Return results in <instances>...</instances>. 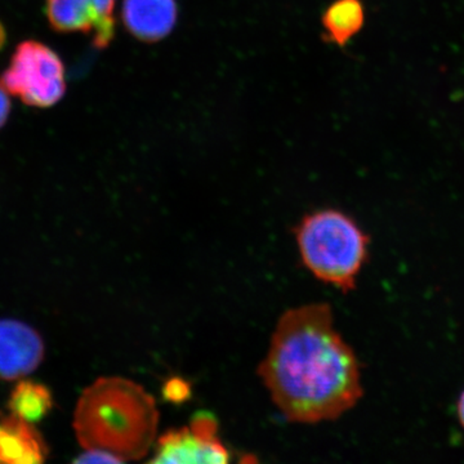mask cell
<instances>
[{
  "label": "cell",
  "instance_id": "obj_1",
  "mask_svg": "<svg viewBox=\"0 0 464 464\" xmlns=\"http://www.w3.org/2000/svg\"><path fill=\"white\" fill-rule=\"evenodd\" d=\"M258 374L280 413L293 423L337 420L362 395L359 362L334 328L328 304L283 314Z\"/></svg>",
  "mask_w": 464,
  "mask_h": 464
},
{
  "label": "cell",
  "instance_id": "obj_2",
  "mask_svg": "<svg viewBox=\"0 0 464 464\" xmlns=\"http://www.w3.org/2000/svg\"><path fill=\"white\" fill-rule=\"evenodd\" d=\"M157 401L141 384L101 377L76 402L72 429L84 450L105 451L121 463L142 459L158 439Z\"/></svg>",
  "mask_w": 464,
  "mask_h": 464
},
{
  "label": "cell",
  "instance_id": "obj_3",
  "mask_svg": "<svg viewBox=\"0 0 464 464\" xmlns=\"http://www.w3.org/2000/svg\"><path fill=\"white\" fill-rule=\"evenodd\" d=\"M295 240L302 264L316 279L344 293L355 289L368 258L369 237L351 217L317 210L299 222Z\"/></svg>",
  "mask_w": 464,
  "mask_h": 464
},
{
  "label": "cell",
  "instance_id": "obj_4",
  "mask_svg": "<svg viewBox=\"0 0 464 464\" xmlns=\"http://www.w3.org/2000/svg\"><path fill=\"white\" fill-rule=\"evenodd\" d=\"M0 87L27 106L48 109L66 93V72L56 52L39 41L21 42L0 74Z\"/></svg>",
  "mask_w": 464,
  "mask_h": 464
},
{
  "label": "cell",
  "instance_id": "obj_5",
  "mask_svg": "<svg viewBox=\"0 0 464 464\" xmlns=\"http://www.w3.org/2000/svg\"><path fill=\"white\" fill-rule=\"evenodd\" d=\"M231 451L218 435L212 414L198 413L188 426L169 430L155 441L151 463H227Z\"/></svg>",
  "mask_w": 464,
  "mask_h": 464
},
{
  "label": "cell",
  "instance_id": "obj_6",
  "mask_svg": "<svg viewBox=\"0 0 464 464\" xmlns=\"http://www.w3.org/2000/svg\"><path fill=\"white\" fill-rule=\"evenodd\" d=\"M115 0H45V14L57 33H83L96 48H106L114 39Z\"/></svg>",
  "mask_w": 464,
  "mask_h": 464
},
{
  "label": "cell",
  "instance_id": "obj_7",
  "mask_svg": "<svg viewBox=\"0 0 464 464\" xmlns=\"http://www.w3.org/2000/svg\"><path fill=\"white\" fill-rule=\"evenodd\" d=\"M44 353V341L33 326L0 320V381L23 380L42 364Z\"/></svg>",
  "mask_w": 464,
  "mask_h": 464
},
{
  "label": "cell",
  "instance_id": "obj_8",
  "mask_svg": "<svg viewBox=\"0 0 464 464\" xmlns=\"http://www.w3.org/2000/svg\"><path fill=\"white\" fill-rule=\"evenodd\" d=\"M50 454L47 442L34 423L0 411V463L38 464Z\"/></svg>",
  "mask_w": 464,
  "mask_h": 464
},
{
  "label": "cell",
  "instance_id": "obj_9",
  "mask_svg": "<svg viewBox=\"0 0 464 464\" xmlns=\"http://www.w3.org/2000/svg\"><path fill=\"white\" fill-rule=\"evenodd\" d=\"M121 17L125 29L134 38L159 42L176 25V0H124Z\"/></svg>",
  "mask_w": 464,
  "mask_h": 464
},
{
  "label": "cell",
  "instance_id": "obj_10",
  "mask_svg": "<svg viewBox=\"0 0 464 464\" xmlns=\"http://www.w3.org/2000/svg\"><path fill=\"white\" fill-rule=\"evenodd\" d=\"M365 23V9L362 0H335L323 16V26L329 41L343 47Z\"/></svg>",
  "mask_w": 464,
  "mask_h": 464
},
{
  "label": "cell",
  "instance_id": "obj_11",
  "mask_svg": "<svg viewBox=\"0 0 464 464\" xmlns=\"http://www.w3.org/2000/svg\"><path fill=\"white\" fill-rule=\"evenodd\" d=\"M53 396L45 384L34 381H18L9 396V411L27 422L38 423L51 413Z\"/></svg>",
  "mask_w": 464,
  "mask_h": 464
},
{
  "label": "cell",
  "instance_id": "obj_12",
  "mask_svg": "<svg viewBox=\"0 0 464 464\" xmlns=\"http://www.w3.org/2000/svg\"><path fill=\"white\" fill-rule=\"evenodd\" d=\"M74 463H121L118 458L110 456L105 451L84 450L81 456L74 459Z\"/></svg>",
  "mask_w": 464,
  "mask_h": 464
},
{
  "label": "cell",
  "instance_id": "obj_13",
  "mask_svg": "<svg viewBox=\"0 0 464 464\" xmlns=\"http://www.w3.org/2000/svg\"><path fill=\"white\" fill-rule=\"evenodd\" d=\"M11 101H9L8 93L0 87V128L5 127L7 123L9 114H11Z\"/></svg>",
  "mask_w": 464,
  "mask_h": 464
},
{
  "label": "cell",
  "instance_id": "obj_14",
  "mask_svg": "<svg viewBox=\"0 0 464 464\" xmlns=\"http://www.w3.org/2000/svg\"><path fill=\"white\" fill-rule=\"evenodd\" d=\"M458 418H459V422L464 429V392L460 395L459 400H458Z\"/></svg>",
  "mask_w": 464,
  "mask_h": 464
},
{
  "label": "cell",
  "instance_id": "obj_15",
  "mask_svg": "<svg viewBox=\"0 0 464 464\" xmlns=\"http://www.w3.org/2000/svg\"><path fill=\"white\" fill-rule=\"evenodd\" d=\"M5 43H7V30H5V25L0 21V51L5 48Z\"/></svg>",
  "mask_w": 464,
  "mask_h": 464
}]
</instances>
